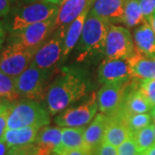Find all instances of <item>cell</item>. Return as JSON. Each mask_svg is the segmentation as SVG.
<instances>
[{
  "label": "cell",
  "instance_id": "6da1fadb",
  "mask_svg": "<svg viewBox=\"0 0 155 155\" xmlns=\"http://www.w3.org/2000/svg\"><path fill=\"white\" fill-rule=\"evenodd\" d=\"M88 83L81 72L63 70L47 91L46 101L52 115L57 114L82 98L87 92Z\"/></svg>",
  "mask_w": 155,
  "mask_h": 155
},
{
  "label": "cell",
  "instance_id": "7a4b0ae2",
  "mask_svg": "<svg viewBox=\"0 0 155 155\" xmlns=\"http://www.w3.org/2000/svg\"><path fill=\"white\" fill-rule=\"evenodd\" d=\"M7 129H17L25 127H41L50 123L48 111L39 102L24 99L8 104L6 110Z\"/></svg>",
  "mask_w": 155,
  "mask_h": 155
},
{
  "label": "cell",
  "instance_id": "3957f363",
  "mask_svg": "<svg viewBox=\"0 0 155 155\" xmlns=\"http://www.w3.org/2000/svg\"><path fill=\"white\" fill-rule=\"evenodd\" d=\"M111 22L89 12L84 24L78 48L80 54L78 61H84L87 56L104 53L106 38Z\"/></svg>",
  "mask_w": 155,
  "mask_h": 155
},
{
  "label": "cell",
  "instance_id": "277c9868",
  "mask_svg": "<svg viewBox=\"0 0 155 155\" xmlns=\"http://www.w3.org/2000/svg\"><path fill=\"white\" fill-rule=\"evenodd\" d=\"M49 70L29 66L16 77V86L20 97L40 102L44 99Z\"/></svg>",
  "mask_w": 155,
  "mask_h": 155
},
{
  "label": "cell",
  "instance_id": "5b68a950",
  "mask_svg": "<svg viewBox=\"0 0 155 155\" xmlns=\"http://www.w3.org/2000/svg\"><path fill=\"white\" fill-rule=\"evenodd\" d=\"M59 5L45 0L35 1L32 4L23 6L13 15L11 23V32H16L30 24L43 22L57 15Z\"/></svg>",
  "mask_w": 155,
  "mask_h": 155
},
{
  "label": "cell",
  "instance_id": "8992f818",
  "mask_svg": "<svg viewBox=\"0 0 155 155\" xmlns=\"http://www.w3.org/2000/svg\"><path fill=\"white\" fill-rule=\"evenodd\" d=\"M35 52L36 50L11 41L0 54V72L17 77L31 65Z\"/></svg>",
  "mask_w": 155,
  "mask_h": 155
},
{
  "label": "cell",
  "instance_id": "52a82bcc",
  "mask_svg": "<svg viewBox=\"0 0 155 155\" xmlns=\"http://www.w3.org/2000/svg\"><path fill=\"white\" fill-rule=\"evenodd\" d=\"M135 45L127 28L111 23L106 38V59H129L135 54Z\"/></svg>",
  "mask_w": 155,
  "mask_h": 155
},
{
  "label": "cell",
  "instance_id": "ba28073f",
  "mask_svg": "<svg viewBox=\"0 0 155 155\" xmlns=\"http://www.w3.org/2000/svg\"><path fill=\"white\" fill-rule=\"evenodd\" d=\"M56 16L43 22L30 24L11 35V41L22 45L25 48L36 50L47 41V39L54 31Z\"/></svg>",
  "mask_w": 155,
  "mask_h": 155
},
{
  "label": "cell",
  "instance_id": "9c48e42d",
  "mask_svg": "<svg viewBox=\"0 0 155 155\" xmlns=\"http://www.w3.org/2000/svg\"><path fill=\"white\" fill-rule=\"evenodd\" d=\"M67 26L57 28L54 35L45 41L39 48L34 56L33 61L30 66L38 67L40 69L50 70L56 63L63 58L64 38Z\"/></svg>",
  "mask_w": 155,
  "mask_h": 155
},
{
  "label": "cell",
  "instance_id": "30bf717a",
  "mask_svg": "<svg viewBox=\"0 0 155 155\" xmlns=\"http://www.w3.org/2000/svg\"><path fill=\"white\" fill-rule=\"evenodd\" d=\"M97 110V94L93 92L90 98L81 105L68 109L58 115L54 118V122L60 127H84L93 119Z\"/></svg>",
  "mask_w": 155,
  "mask_h": 155
},
{
  "label": "cell",
  "instance_id": "8fae6325",
  "mask_svg": "<svg viewBox=\"0 0 155 155\" xmlns=\"http://www.w3.org/2000/svg\"><path fill=\"white\" fill-rule=\"evenodd\" d=\"M135 79L129 84H104L97 92L98 110L106 116H114L122 109L129 89Z\"/></svg>",
  "mask_w": 155,
  "mask_h": 155
},
{
  "label": "cell",
  "instance_id": "7c38bea8",
  "mask_svg": "<svg viewBox=\"0 0 155 155\" xmlns=\"http://www.w3.org/2000/svg\"><path fill=\"white\" fill-rule=\"evenodd\" d=\"M98 78L104 84H129L133 82L128 59H105L98 68Z\"/></svg>",
  "mask_w": 155,
  "mask_h": 155
},
{
  "label": "cell",
  "instance_id": "4fadbf2b",
  "mask_svg": "<svg viewBox=\"0 0 155 155\" xmlns=\"http://www.w3.org/2000/svg\"><path fill=\"white\" fill-rule=\"evenodd\" d=\"M62 128L45 127L39 130L35 143V155H51L61 148Z\"/></svg>",
  "mask_w": 155,
  "mask_h": 155
},
{
  "label": "cell",
  "instance_id": "5bb4252c",
  "mask_svg": "<svg viewBox=\"0 0 155 155\" xmlns=\"http://www.w3.org/2000/svg\"><path fill=\"white\" fill-rule=\"evenodd\" d=\"M95 0H65L56 15L55 28L68 26L86 9H91Z\"/></svg>",
  "mask_w": 155,
  "mask_h": 155
},
{
  "label": "cell",
  "instance_id": "9a60e30c",
  "mask_svg": "<svg viewBox=\"0 0 155 155\" xmlns=\"http://www.w3.org/2000/svg\"><path fill=\"white\" fill-rule=\"evenodd\" d=\"M125 0H95L90 13L110 22H122Z\"/></svg>",
  "mask_w": 155,
  "mask_h": 155
},
{
  "label": "cell",
  "instance_id": "2e32d148",
  "mask_svg": "<svg viewBox=\"0 0 155 155\" xmlns=\"http://www.w3.org/2000/svg\"><path fill=\"white\" fill-rule=\"evenodd\" d=\"M132 134L122 116L119 114L109 116L103 143L118 147Z\"/></svg>",
  "mask_w": 155,
  "mask_h": 155
},
{
  "label": "cell",
  "instance_id": "e0dca14e",
  "mask_svg": "<svg viewBox=\"0 0 155 155\" xmlns=\"http://www.w3.org/2000/svg\"><path fill=\"white\" fill-rule=\"evenodd\" d=\"M132 77L139 81L155 79V59L136 52L128 59Z\"/></svg>",
  "mask_w": 155,
  "mask_h": 155
},
{
  "label": "cell",
  "instance_id": "ac0fdd59",
  "mask_svg": "<svg viewBox=\"0 0 155 155\" xmlns=\"http://www.w3.org/2000/svg\"><path fill=\"white\" fill-rule=\"evenodd\" d=\"M134 45L136 52L155 59V34L149 22H144L135 29Z\"/></svg>",
  "mask_w": 155,
  "mask_h": 155
},
{
  "label": "cell",
  "instance_id": "d6986e66",
  "mask_svg": "<svg viewBox=\"0 0 155 155\" xmlns=\"http://www.w3.org/2000/svg\"><path fill=\"white\" fill-rule=\"evenodd\" d=\"M109 116L101 113L96 116L94 120L84 130V141L90 151H94L103 143Z\"/></svg>",
  "mask_w": 155,
  "mask_h": 155
},
{
  "label": "cell",
  "instance_id": "ffe728a7",
  "mask_svg": "<svg viewBox=\"0 0 155 155\" xmlns=\"http://www.w3.org/2000/svg\"><path fill=\"white\" fill-rule=\"evenodd\" d=\"M152 108L149 101L140 90L137 87H133L127 91L122 109L118 112H122L123 114H140L148 112Z\"/></svg>",
  "mask_w": 155,
  "mask_h": 155
},
{
  "label": "cell",
  "instance_id": "44dd1931",
  "mask_svg": "<svg viewBox=\"0 0 155 155\" xmlns=\"http://www.w3.org/2000/svg\"><path fill=\"white\" fill-rule=\"evenodd\" d=\"M41 128L37 127H25L17 129H6L2 140L11 147L24 146V145L35 143L39 130Z\"/></svg>",
  "mask_w": 155,
  "mask_h": 155
},
{
  "label": "cell",
  "instance_id": "7402d4cb",
  "mask_svg": "<svg viewBox=\"0 0 155 155\" xmlns=\"http://www.w3.org/2000/svg\"><path fill=\"white\" fill-rule=\"evenodd\" d=\"M90 11L91 9H86L82 12V14L79 17H78L73 22L70 23V25L67 27L65 38H64L63 57H66L72 51V48L76 46L78 40L81 37L84 24Z\"/></svg>",
  "mask_w": 155,
  "mask_h": 155
},
{
  "label": "cell",
  "instance_id": "603a6c76",
  "mask_svg": "<svg viewBox=\"0 0 155 155\" xmlns=\"http://www.w3.org/2000/svg\"><path fill=\"white\" fill-rule=\"evenodd\" d=\"M84 130L85 127H63L61 133V148L56 153L65 149L89 150L84 141Z\"/></svg>",
  "mask_w": 155,
  "mask_h": 155
},
{
  "label": "cell",
  "instance_id": "cb8c5ba5",
  "mask_svg": "<svg viewBox=\"0 0 155 155\" xmlns=\"http://www.w3.org/2000/svg\"><path fill=\"white\" fill-rule=\"evenodd\" d=\"M122 22L127 28H133L146 22L139 0H125Z\"/></svg>",
  "mask_w": 155,
  "mask_h": 155
},
{
  "label": "cell",
  "instance_id": "d4e9b609",
  "mask_svg": "<svg viewBox=\"0 0 155 155\" xmlns=\"http://www.w3.org/2000/svg\"><path fill=\"white\" fill-rule=\"evenodd\" d=\"M0 98L14 103L20 97L16 86V78L0 72Z\"/></svg>",
  "mask_w": 155,
  "mask_h": 155
},
{
  "label": "cell",
  "instance_id": "484cf974",
  "mask_svg": "<svg viewBox=\"0 0 155 155\" xmlns=\"http://www.w3.org/2000/svg\"><path fill=\"white\" fill-rule=\"evenodd\" d=\"M132 136L140 154L155 144V135L153 124H150L138 131L134 132L132 133Z\"/></svg>",
  "mask_w": 155,
  "mask_h": 155
},
{
  "label": "cell",
  "instance_id": "4316f807",
  "mask_svg": "<svg viewBox=\"0 0 155 155\" xmlns=\"http://www.w3.org/2000/svg\"><path fill=\"white\" fill-rule=\"evenodd\" d=\"M116 114H119L122 116L124 121L127 124V127L134 133L135 131H138L140 129L143 128L150 125L151 122V115L147 113H140V114H123L122 112H118Z\"/></svg>",
  "mask_w": 155,
  "mask_h": 155
},
{
  "label": "cell",
  "instance_id": "83f0119b",
  "mask_svg": "<svg viewBox=\"0 0 155 155\" xmlns=\"http://www.w3.org/2000/svg\"><path fill=\"white\" fill-rule=\"evenodd\" d=\"M140 90L144 94L151 104L152 107L155 106V79L144 80L140 83Z\"/></svg>",
  "mask_w": 155,
  "mask_h": 155
},
{
  "label": "cell",
  "instance_id": "f1b7e54d",
  "mask_svg": "<svg viewBox=\"0 0 155 155\" xmlns=\"http://www.w3.org/2000/svg\"><path fill=\"white\" fill-rule=\"evenodd\" d=\"M117 155H140L132 134L117 147Z\"/></svg>",
  "mask_w": 155,
  "mask_h": 155
},
{
  "label": "cell",
  "instance_id": "f546056e",
  "mask_svg": "<svg viewBox=\"0 0 155 155\" xmlns=\"http://www.w3.org/2000/svg\"><path fill=\"white\" fill-rule=\"evenodd\" d=\"M145 21L150 22L155 12V0H139Z\"/></svg>",
  "mask_w": 155,
  "mask_h": 155
},
{
  "label": "cell",
  "instance_id": "4dcf8cb0",
  "mask_svg": "<svg viewBox=\"0 0 155 155\" xmlns=\"http://www.w3.org/2000/svg\"><path fill=\"white\" fill-rule=\"evenodd\" d=\"M35 145L28 144L24 146L11 147L5 155H35Z\"/></svg>",
  "mask_w": 155,
  "mask_h": 155
},
{
  "label": "cell",
  "instance_id": "1f68e13d",
  "mask_svg": "<svg viewBox=\"0 0 155 155\" xmlns=\"http://www.w3.org/2000/svg\"><path fill=\"white\" fill-rule=\"evenodd\" d=\"M92 155H117V149L111 145L102 143L97 148L92 151Z\"/></svg>",
  "mask_w": 155,
  "mask_h": 155
},
{
  "label": "cell",
  "instance_id": "d6a6232c",
  "mask_svg": "<svg viewBox=\"0 0 155 155\" xmlns=\"http://www.w3.org/2000/svg\"><path fill=\"white\" fill-rule=\"evenodd\" d=\"M57 153L60 155H92V152L86 149H65Z\"/></svg>",
  "mask_w": 155,
  "mask_h": 155
},
{
  "label": "cell",
  "instance_id": "836d02e7",
  "mask_svg": "<svg viewBox=\"0 0 155 155\" xmlns=\"http://www.w3.org/2000/svg\"><path fill=\"white\" fill-rule=\"evenodd\" d=\"M8 106V105H7ZM6 107L5 110L0 111V140L4 137V134L7 129V116H6Z\"/></svg>",
  "mask_w": 155,
  "mask_h": 155
},
{
  "label": "cell",
  "instance_id": "e575fe53",
  "mask_svg": "<svg viewBox=\"0 0 155 155\" xmlns=\"http://www.w3.org/2000/svg\"><path fill=\"white\" fill-rule=\"evenodd\" d=\"M11 9V0H0V17H5Z\"/></svg>",
  "mask_w": 155,
  "mask_h": 155
},
{
  "label": "cell",
  "instance_id": "d590c367",
  "mask_svg": "<svg viewBox=\"0 0 155 155\" xmlns=\"http://www.w3.org/2000/svg\"><path fill=\"white\" fill-rule=\"evenodd\" d=\"M10 149L9 146L6 144L4 140H0V155H5L8 152V150Z\"/></svg>",
  "mask_w": 155,
  "mask_h": 155
},
{
  "label": "cell",
  "instance_id": "8d00e7d4",
  "mask_svg": "<svg viewBox=\"0 0 155 155\" xmlns=\"http://www.w3.org/2000/svg\"><path fill=\"white\" fill-rule=\"evenodd\" d=\"M140 155H155V144L150 147L148 149L146 150Z\"/></svg>",
  "mask_w": 155,
  "mask_h": 155
},
{
  "label": "cell",
  "instance_id": "74e56055",
  "mask_svg": "<svg viewBox=\"0 0 155 155\" xmlns=\"http://www.w3.org/2000/svg\"><path fill=\"white\" fill-rule=\"evenodd\" d=\"M150 24H151V26H152V28L153 29V31H154L155 34V12L153 13V17L151 18V21L149 22Z\"/></svg>",
  "mask_w": 155,
  "mask_h": 155
},
{
  "label": "cell",
  "instance_id": "f35d334b",
  "mask_svg": "<svg viewBox=\"0 0 155 155\" xmlns=\"http://www.w3.org/2000/svg\"><path fill=\"white\" fill-rule=\"evenodd\" d=\"M47 2H49V3H53V4H55V5H61V4L65 1V0H45Z\"/></svg>",
  "mask_w": 155,
  "mask_h": 155
},
{
  "label": "cell",
  "instance_id": "ab89813d",
  "mask_svg": "<svg viewBox=\"0 0 155 155\" xmlns=\"http://www.w3.org/2000/svg\"><path fill=\"white\" fill-rule=\"evenodd\" d=\"M4 38H5V30L0 22V40H4Z\"/></svg>",
  "mask_w": 155,
  "mask_h": 155
},
{
  "label": "cell",
  "instance_id": "60d3db41",
  "mask_svg": "<svg viewBox=\"0 0 155 155\" xmlns=\"http://www.w3.org/2000/svg\"><path fill=\"white\" fill-rule=\"evenodd\" d=\"M151 116H152V118L153 119V121H155V106L152 108V110H151Z\"/></svg>",
  "mask_w": 155,
  "mask_h": 155
},
{
  "label": "cell",
  "instance_id": "b9f144b4",
  "mask_svg": "<svg viewBox=\"0 0 155 155\" xmlns=\"http://www.w3.org/2000/svg\"><path fill=\"white\" fill-rule=\"evenodd\" d=\"M7 105H8V104H3V103L0 102V111L5 110L6 107H7Z\"/></svg>",
  "mask_w": 155,
  "mask_h": 155
},
{
  "label": "cell",
  "instance_id": "7bdbcfd3",
  "mask_svg": "<svg viewBox=\"0 0 155 155\" xmlns=\"http://www.w3.org/2000/svg\"><path fill=\"white\" fill-rule=\"evenodd\" d=\"M153 132H154V135H155V121H153Z\"/></svg>",
  "mask_w": 155,
  "mask_h": 155
},
{
  "label": "cell",
  "instance_id": "ee69618b",
  "mask_svg": "<svg viewBox=\"0 0 155 155\" xmlns=\"http://www.w3.org/2000/svg\"><path fill=\"white\" fill-rule=\"evenodd\" d=\"M3 41H4V40H0V48H1V46H2V43H3Z\"/></svg>",
  "mask_w": 155,
  "mask_h": 155
},
{
  "label": "cell",
  "instance_id": "f6af8a7d",
  "mask_svg": "<svg viewBox=\"0 0 155 155\" xmlns=\"http://www.w3.org/2000/svg\"><path fill=\"white\" fill-rule=\"evenodd\" d=\"M51 155H60L59 153H52Z\"/></svg>",
  "mask_w": 155,
  "mask_h": 155
}]
</instances>
